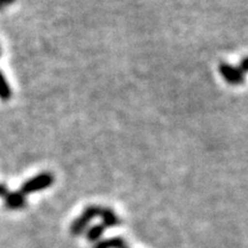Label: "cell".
<instances>
[{
    "label": "cell",
    "instance_id": "1",
    "mask_svg": "<svg viewBox=\"0 0 248 248\" xmlns=\"http://www.w3.org/2000/svg\"><path fill=\"white\" fill-rule=\"evenodd\" d=\"M54 183V176L51 172H42L35 177L30 178L29 181L24 182V184L21 186L20 192L24 195L31 194L33 192L43 191L45 188L51 187Z\"/></svg>",
    "mask_w": 248,
    "mask_h": 248
},
{
    "label": "cell",
    "instance_id": "2",
    "mask_svg": "<svg viewBox=\"0 0 248 248\" xmlns=\"http://www.w3.org/2000/svg\"><path fill=\"white\" fill-rule=\"evenodd\" d=\"M219 74L224 80L230 85H241L245 82V73L239 67H234L232 64L222 62L218 67Z\"/></svg>",
    "mask_w": 248,
    "mask_h": 248
},
{
    "label": "cell",
    "instance_id": "3",
    "mask_svg": "<svg viewBox=\"0 0 248 248\" xmlns=\"http://www.w3.org/2000/svg\"><path fill=\"white\" fill-rule=\"evenodd\" d=\"M27 201H26V195L21 193L20 191L16 192H8L5 197V206L8 209L12 210H17L22 209L26 207Z\"/></svg>",
    "mask_w": 248,
    "mask_h": 248
},
{
    "label": "cell",
    "instance_id": "4",
    "mask_svg": "<svg viewBox=\"0 0 248 248\" xmlns=\"http://www.w3.org/2000/svg\"><path fill=\"white\" fill-rule=\"evenodd\" d=\"M99 216H100L102 221H104V226H114L119 224V218H117L115 214L113 213V210L108 208H101Z\"/></svg>",
    "mask_w": 248,
    "mask_h": 248
},
{
    "label": "cell",
    "instance_id": "5",
    "mask_svg": "<svg viewBox=\"0 0 248 248\" xmlns=\"http://www.w3.org/2000/svg\"><path fill=\"white\" fill-rule=\"evenodd\" d=\"M12 98V89L8 85L7 80H6L5 76L0 71V99L4 101H7Z\"/></svg>",
    "mask_w": 248,
    "mask_h": 248
},
{
    "label": "cell",
    "instance_id": "6",
    "mask_svg": "<svg viewBox=\"0 0 248 248\" xmlns=\"http://www.w3.org/2000/svg\"><path fill=\"white\" fill-rule=\"evenodd\" d=\"M104 229L105 226L104 225H95L93 226L92 229H90L89 232H88V238L90 241H94L100 238V235L102 234V232H104Z\"/></svg>",
    "mask_w": 248,
    "mask_h": 248
},
{
    "label": "cell",
    "instance_id": "7",
    "mask_svg": "<svg viewBox=\"0 0 248 248\" xmlns=\"http://www.w3.org/2000/svg\"><path fill=\"white\" fill-rule=\"evenodd\" d=\"M239 68L241 70L244 71L245 74L246 73H248V57H246V58H244L243 60H241V62H240V66H239Z\"/></svg>",
    "mask_w": 248,
    "mask_h": 248
},
{
    "label": "cell",
    "instance_id": "8",
    "mask_svg": "<svg viewBox=\"0 0 248 248\" xmlns=\"http://www.w3.org/2000/svg\"><path fill=\"white\" fill-rule=\"evenodd\" d=\"M15 2V0H0V11L5 9L7 6L13 5Z\"/></svg>",
    "mask_w": 248,
    "mask_h": 248
},
{
    "label": "cell",
    "instance_id": "9",
    "mask_svg": "<svg viewBox=\"0 0 248 248\" xmlns=\"http://www.w3.org/2000/svg\"><path fill=\"white\" fill-rule=\"evenodd\" d=\"M7 193H8L7 187H6L5 185L0 184V197H6V194Z\"/></svg>",
    "mask_w": 248,
    "mask_h": 248
}]
</instances>
